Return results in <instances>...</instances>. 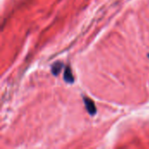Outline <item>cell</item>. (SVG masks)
I'll return each instance as SVG.
<instances>
[{"label": "cell", "instance_id": "obj_1", "mask_svg": "<svg viewBox=\"0 0 149 149\" xmlns=\"http://www.w3.org/2000/svg\"><path fill=\"white\" fill-rule=\"evenodd\" d=\"M84 102H85V106H86V107L88 113H89L90 114H92V115L95 114V113H96V107H95V105H94V103L93 102V100L86 98Z\"/></svg>", "mask_w": 149, "mask_h": 149}, {"label": "cell", "instance_id": "obj_2", "mask_svg": "<svg viewBox=\"0 0 149 149\" xmlns=\"http://www.w3.org/2000/svg\"><path fill=\"white\" fill-rule=\"evenodd\" d=\"M62 68H63V64L60 63V62H57L56 64H54V65H52V73H53L54 75H58V74L61 72Z\"/></svg>", "mask_w": 149, "mask_h": 149}, {"label": "cell", "instance_id": "obj_3", "mask_svg": "<svg viewBox=\"0 0 149 149\" xmlns=\"http://www.w3.org/2000/svg\"><path fill=\"white\" fill-rule=\"evenodd\" d=\"M64 79L66 82H73V76H72V73L71 72V69L70 68H66L65 71V74H64Z\"/></svg>", "mask_w": 149, "mask_h": 149}]
</instances>
